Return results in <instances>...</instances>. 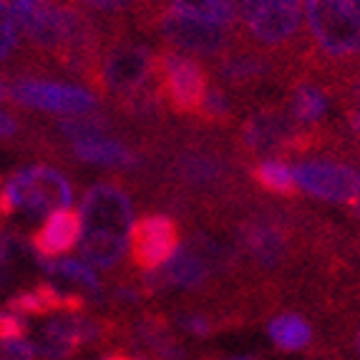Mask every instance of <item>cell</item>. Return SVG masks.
Instances as JSON below:
<instances>
[{
	"label": "cell",
	"instance_id": "obj_1",
	"mask_svg": "<svg viewBox=\"0 0 360 360\" xmlns=\"http://www.w3.org/2000/svg\"><path fill=\"white\" fill-rule=\"evenodd\" d=\"M81 257L91 267L114 270L124 259L134 227V205L116 181H96L81 202Z\"/></svg>",
	"mask_w": 360,
	"mask_h": 360
},
{
	"label": "cell",
	"instance_id": "obj_2",
	"mask_svg": "<svg viewBox=\"0 0 360 360\" xmlns=\"http://www.w3.org/2000/svg\"><path fill=\"white\" fill-rule=\"evenodd\" d=\"M312 63L350 73L360 66V8L353 0H305Z\"/></svg>",
	"mask_w": 360,
	"mask_h": 360
},
{
	"label": "cell",
	"instance_id": "obj_3",
	"mask_svg": "<svg viewBox=\"0 0 360 360\" xmlns=\"http://www.w3.org/2000/svg\"><path fill=\"white\" fill-rule=\"evenodd\" d=\"M139 25L151 30L156 38L167 46L184 53L202 56V58H219L232 51L240 41L237 30L229 25L205 23V20L189 18L184 13L162 6L159 0L146 3V8L136 15Z\"/></svg>",
	"mask_w": 360,
	"mask_h": 360
},
{
	"label": "cell",
	"instance_id": "obj_4",
	"mask_svg": "<svg viewBox=\"0 0 360 360\" xmlns=\"http://www.w3.org/2000/svg\"><path fill=\"white\" fill-rule=\"evenodd\" d=\"M250 46L272 56L302 53V0H240Z\"/></svg>",
	"mask_w": 360,
	"mask_h": 360
},
{
	"label": "cell",
	"instance_id": "obj_5",
	"mask_svg": "<svg viewBox=\"0 0 360 360\" xmlns=\"http://www.w3.org/2000/svg\"><path fill=\"white\" fill-rule=\"evenodd\" d=\"M156 68H159V56L149 46L124 38L119 28H114L101 51V58H98L94 86L103 96L119 101V98L136 94L144 86L154 84Z\"/></svg>",
	"mask_w": 360,
	"mask_h": 360
},
{
	"label": "cell",
	"instance_id": "obj_6",
	"mask_svg": "<svg viewBox=\"0 0 360 360\" xmlns=\"http://www.w3.org/2000/svg\"><path fill=\"white\" fill-rule=\"evenodd\" d=\"M71 181L53 167H25L0 186V214L25 212L28 217H49L71 207Z\"/></svg>",
	"mask_w": 360,
	"mask_h": 360
},
{
	"label": "cell",
	"instance_id": "obj_7",
	"mask_svg": "<svg viewBox=\"0 0 360 360\" xmlns=\"http://www.w3.org/2000/svg\"><path fill=\"white\" fill-rule=\"evenodd\" d=\"M156 84L162 91L164 103L179 116H197L210 89V71L202 60L181 51H162Z\"/></svg>",
	"mask_w": 360,
	"mask_h": 360
},
{
	"label": "cell",
	"instance_id": "obj_8",
	"mask_svg": "<svg viewBox=\"0 0 360 360\" xmlns=\"http://www.w3.org/2000/svg\"><path fill=\"white\" fill-rule=\"evenodd\" d=\"M315 134L300 127L283 108H259L242 121L240 146L250 154H277V151H300L310 146Z\"/></svg>",
	"mask_w": 360,
	"mask_h": 360
},
{
	"label": "cell",
	"instance_id": "obj_9",
	"mask_svg": "<svg viewBox=\"0 0 360 360\" xmlns=\"http://www.w3.org/2000/svg\"><path fill=\"white\" fill-rule=\"evenodd\" d=\"M8 91L18 106L36 108V111H46V114L81 116L96 111L98 106V96L84 86L49 81V78H20Z\"/></svg>",
	"mask_w": 360,
	"mask_h": 360
},
{
	"label": "cell",
	"instance_id": "obj_10",
	"mask_svg": "<svg viewBox=\"0 0 360 360\" xmlns=\"http://www.w3.org/2000/svg\"><path fill=\"white\" fill-rule=\"evenodd\" d=\"M295 184L330 205H355L360 197V172L333 159H302L292 167Z\"/></svg>",
	"mask_w": 360,
	"mask_h": 360
},
{
	"label": "cell",
	"instance_id": "obj_11",
	"mask_svg": "<svg viewBox=\"0 0 360 360\" xmlns=\"http://www.w3.org/2000/svg\"><path fill=\"white\" fill-rule=\"evenodd\" d=\"M28 49L41 58L58 60L63 49V0H11Z\"/></svg>",
	"mask_w": 360,
	"mask_h": 360
},
{
	"label": "cell",
	"instance_id": "obj_12",
	"mask_svg": "<svg viewBox=\"0 0 360 360\" xmlns=\"http://www.w3.org/2000/svg\"><path fill=\"white\" fill-rule=\"evenodd\" d=\"M131 262L141 272H149L169 262L179 250V224L169 214L151 212L131 227Z\"/></svg>",
	"mask_w": 360,
	"mask_h": 360
},
{
	"label": "cell",
	"instance_id": "obj_13",
	"mask_svg": "<svg viewBox=\"0 0 360 360\" xmlns=\"http://www.w3.org/2000/svg\"><path fill=\"white\" fill-rule=\"evenodd\" d=\"M217 78L224 89H232L237 94H247V91H257L264 84L275 81L277 76V60L272 53L259 51L255 46H234L224 56L217 58Z\"/></svg>",
	"mask_w": 360,
	"mask_h": 360
},
{
	"label": "cell",
	"instance_id": "obj_14",
	"mask_svg": "<svg viewBox=\"0 0 360 360\" xmlns=\"http://www.w3.org/2000/svg\"><path fill=\"white\" fill-rule=\"evenodd\" d=\"M240 247L247 257L262 270L283 267L290 257V240L272 222H242Z\"/></svg>",
	"mask_w": 360,
	"mask_h": 360
},
{
	"label": "cell",
	"instance_id": "obj_15",
	"mask_svg": "<svg viewBox=\"0 0 360 360\" xmlns=\"http://www.w3.org/2000/svg\"><path fill=\"white\" fill-rule=\"evenodd\" d=\"M81 240V214L71 207L56 210L46 217V222L33 232L30 245L36 259H58Z\"/></svg>",
	"mask_w": 360,
	"mask_h": 360
},
{
	"label": "cell",
	"instance_id": "obj_16",
	"mask_svg": "<svg viewBox=\"0 0 360 360\" xmlns=\"http://www.w3.org/2000/svg\"><path fill=\"white\" fill-rule=\"evenodd\" d=\"M84 295L63 292L51 283L36 285V288L23 290L8 300V310L18 312L23 318H38V315H51V312H81L86 307Z\"/></svg>",
	"mask_w": 360,
	"mask_h": 360
},
{
	"label": "cell",
	"instance_id": "obj_17",
	"mask_svg": "<svg viewBox=\"0 0 360 360\" xmlns=\"http://www.w3.org/2000/svg\"><path fill=\"white\" fill-rule=\"evenodd\" d=\"M134 330H136L139 353H149L159 360H184V348L164 318L141 315L134 325Z\"/></svg>",
	"mask_w": 360,
	"mask_h": 360
},
{
	"label": "cell",
	"instance_id": "obj_18",
	"mask_svg": "<svg viewBox=\"0 0 360 360\" xmlns=\"http://www.w3.org/2000/svg\"><path fill=\"white\" fill-rule=\"evenodd\" d=\"M73 156H76L78 162L98 164V167H114V169H136L141 164V159L129 146L106 136L73 141Z\"/></svg>",
	"mask_w": 360,
	"mask_h": 360
},
{
	"label": "cell",
	"instance_id": "obj_19",
	"mask_svg": "<svg viewBox=\"0 0 360 360\" xmlns=\"http://www.w3.org/2000/svg\"><path fill=\"white\" fill-rule=\"evenodd\" d=\"M330 108V96L328 91L323 89L315 81H297L292 86V94H290V116H292L300 127H315L325 119Z\"/></svg>",
	"mask_w": 360,
	"mask_h": 360
},
{
	"label": "cell",
	"instance_id": "obj_20",
	"mask_svg": "<svg viewBox=\"0 0 360 360\" xmlns=\"http://www.w3.org/2000/svg\"><path fill=\"white\" fill-rule=\"evenodd\" d=\"M159 3L176 13H184L189 18L205 20V23L237 28V20H240L237 0H159Z\"/></svg>",
	"mask_w": 360,
	"mask_h": 360
},
{
	"label": "cell",
	"instance_id": "obj_21",
	"mask_svg": "<svg viewBox=\"0 0 360 360\" xmlns=\"http://www.w3.org/2000/svg\"><path fill=\"white\" fill-rule=\"evenodd\" d=\"M267 335L285 353H300L312 342V325L297 312H283L270 320Z\"/></svg>",
	"mask_w": 360,
	"mask_h": 360
},
{
	"label": "cell",
	"instance_id": "obj_22",
	"mask_svg": "<svg viewBox=\"0 0 360 360\" xmlns=\"http://www.w3.org/2000/svg\"><path fill=\"white\" fill-rule=\"evenodd\" d=\"M174 174L179 176L184 184L205 186V184H217L224 176V162L210 154H181L174 162Z\"/></svg>",
	"mask_w": 360,
	"mask_h": 360
},
{
	"label": "cell",
	"instance_id": "obj_23",
	"mask_svg": "<svg viewBox=\"0 0 360 360\" xmlns=\"http://www.w3.org/2000/svg\"><path fill=\"white\" fill-rule=\"evenodd\" d=\"M252 181L257 186H262L264 192L272 194V197H295L297 192V184H295L292 169L283 162V159H262L252 167Z\"/></svg>",
	"mask_w": 360,
	"mask_h": 360
},
{
	"label": "cell",
	"instance_id": "obj_24",
	"mask_svg": "<svg viewBox=\"0 0 360 360\" xmlns=\"http://www.w3.org/2000/svg\"><path fill=\"white\" fill-rule=\"evenodd\" d=\"M121 111L134 121H159L164 116V96L159 91V84H149L144 89H139L136 94L127 98H119Z\"/></svg>",
	"mask_w": 360,
	"mask_h": 360
},
{
	"label": "cell",
	"instance_id": "obj_25",
	"mask_svg": "<svg viewBox=\"0 0 360 360\" xmlns=\"http://www.w3.org/2000/svg\"><path fill=\"white\" fill-rule=\"evenodd\" d=\"M38 264L49 275L63 277V280H71L76 285H84L94 295L101 292V280L96 277V272L91 270L89 262H78V259H38Z\"/></svg>",
	"mask_w": 360,
	"mask_h": 360
},
{
	"label": "cell",
	"instance_id": "obj_26",
	"mask_svg": "<svg viewBox=\"0 0 360 360\" xmlns=\"http://www.w3.org/2000/svg\"><path fill=\"white\" fill-rule=\"evenodd\" d=\"M186 247H189L194 255H199V257L205 259V264L210 267V270L227 272L237 264V255H234V250H229V247L210 240V237H205V234H194L192 240L186 242Z\"/></svg>",
	"mask_w": 360,
	"mask_h": 360
},
{
	"label": "cell",
	"instance_id": "obj_27",
	"mask_svg": "<svg viewBox=\"0 0 360 360\" xmlns=\"http://www.w3.org/2000/svg\"><path fill=\"white\" fill-rule=\"evenodd\" d=\"M111 129V121L101 114H81L76 119H66L58 124V131L68 139V141H84V139H96L106 136V131Z\"/></svg>",
	"mask_w": 360,
	"mask_h": 360
},
{
	"label": "cell",
	"instance_id": "obj_28",
	"mask_svg": "<svg viewBox=\"0 0 360 360\" xmlns=\"http://www.w3.org/2000/svg\"><path fill=\"white\" fill-rule=\"evenodd\" d=\"M18 20L11 0H0V66H6L15 58L20 46Z\"/></svg>",
	"mask_w": 360,
	"mask_h": 360
},
{
	"label": "cell",
	"instance_id": "obj_29",
	"mask_svg": "<svg viewBox=\"0 0 360 360\" xmlns=\"http://www.w3.org/2000/svg\"><path fill=\"white\" fill-rule=\"evenodd\" d=\"M197 116L207 124H229L232 121V101H229L227 89L222 84L207 89V96L199 106Z\"/></svg>",
	"mask_w": 360,
	"mask_h": 360
},
{
	"label": "cell",
	"instance_id": "obj_30",
	"mask_svg": "<svg viewBox=\"0 0 360 360\" xmlns=\"http://www.w3.org/2000/svg\"><path fill=\"white\" fill-rule=\"evenodd\" d=\"M71 3L89 13H98V15H108L111 20H116L119 15H129V13L139 15L149 0H71Z\"/></svg>",
	"mask_w": 360,
	"mask_h": 360
},
{
	"label": "cell",
	"instance_id": "obj_31",
	"mask_svg": "<svg viewBox=\"0 0 360 360\" xmlns=\"http://www.w3.org/2000/svg\"><path fill=\"white\" fill-rule=\"evenodd\" d=\"M176 325L194 338H207L214 330V323L202 312H181V315H176Z\"/></svg>",
	"mask_w": 360,
	"mask_h": 360
},
{
	"label": "cell",
	"instance_id": "obj_32",
	"mask_svg": "<svg viewBox=\"0 0 360 360\" xmlns=\"http://www.w3.org/2000/svg\"><path fill=\"white\" fill-rule=\"evenodd\" d=\"M28 333V323L23 315L13 310L0 312V340H18Z\"/></svg>",
	"mask_w": 360,
	"mask_h": 360
},
{
	"label": "cell",
	"instance_id": "obj_33",
	"mask_svg": "<svg viewBox=\"0 0 360 360\" xmlns=\"http://www.w3.org/2000/svg\"><path fill=\"white\" fill-rule=\"evenodd\" d=\"M38 350L25 342L23 338L18 340H0V360H36Z\"/></svg>",
	"mask_w": 360,
	"mask_h": 360
},
{
	"label": "cell",
	"instance_id": "obj_34",
	"mask_svg": "<svg viewBox=\"0 0 360 360\" xmlns=\"http://www.w3.org/2000/svg\"><path fill=\"white\" fill-rule=\"evenodd\" d=\"M141 297H144V290H136V288H119V290H114V300L116 302L136 305V302H141Z\"/></svg>",
	"mask_w": 360,
	"mask_h": 360
},
{
	"label": "cell",
	"instance_id": "obj_35",
	"mask_svg": "<svg viewBox=\"0 0 360 360\" xmlns=\"http://www.w3.org/2000/svg\"><path fill=\"white\" fill-rule=\"evenodd\" d=\"M345 89H348V96L355 106H360V66L353 68L345 78Z\"/></svg>",
	"mask_w": 360,
	"mask_h": 360
},
{
	"label": "cell",
	"instance_id": "obj_36",
	"mask_svg": "<svg viewBox=\"0 0 360 360\" xmlns=\"http://www.w3.org/2000/svg\"><path fill=\"white\" fill-rule=\"evenodd\" d=\"M18 121H15V116H11L8 111H3L0 108V139H8V136H15L18 134Z\"/></svg>",
	"mask_w": 360,
	"mask_h": 360
},
{
	"label": "cell",
	"instance_id": "obj_37",
	"mask_svg": "<svg viewBox=\"0 0 360 360\" xmlns=\"http://www.w3.org/2000/svg\"><path fill=\"white\" fill-rule=\"evenodd\" d=\"M348 127H350V131H353V136L360 139V106L353 108L348 114Z\"/></svg>",
	"mask_w": 360,
	"mask_h": 360
},
{
	"label": "cell",
	"instance_id": "obj_38",
	"mask_svg": "<svg viewBox=\"0 0 360 360\" xmlns=\"http://www.w3.org/2000/svg\"><path fill=\"white\" fill-rule=\"evenodd\" d=\"M11 283V267L6 262H0V288H6Z\"/></svg>",
	"mask_w": 360,
	"mask_h": 360
},
{
	"label": "cell",
	"instance_id": "obj_39",
	"mask_svg": "<svg viewBox=\"0 0 360 360\" xmlns=\"http://www.w3.org/2000/svg\"><path fill=\"white\" fill-rule=\"evenodd\" d=\"M98 360H139V358H134V355H127V353H106V355H101Z\"/></svg>",
	"mask_w": 360,
	"mask_h": 360
},
{
	"label": "cell",
	"instance_id": "obj_40",
	"mask_svg": "<svg viewBox=\"0 0 360 360\" xmlns=\"http://www.w3.org/2000/svg\"><path fill=\"white\" fill-rule=\"evenodd\" d=\"M353 353H355V358L360 360V323H358V328H355V333H353Z\"/></svg>",
	"mask_w": 360,
	"mask_h": 360
},
{
	"label": "cell",
	"instance_id": "obj_41",
	"mask_svg": "<svg viewBox=\"0 0 360 360\" xmlns=\"http://www.w3.org/2000/svg\"><path fill=\"white\" fill-rule=\"evenodd\" d=\"M6 98H11V91L3 86V81H0V101H6Z\"/></svg>",
	"mask_w": 360,
	"mask_h": 360
},
{
	"label": "cell",
	"instance_id": "obj_42",
	"mask_svg": "<svg viewBox=\"0 0 360 360\" xmlns=\"http://www.w3.org/2000/svg\"><path fill=\"white\" fill-rule=\"evenodd\" d=\"M355 217H358V224H360V199L355 202Z\"/></svg>",
	"mask_w": 360,
	"mask_h": 360
},
{
	"label": "cell",
	"instance_id": "obj_43",
	"mask_svg": "<svg viewBox=\"0 0 360 360\" xmlns=\"http://www.w3.org/2000/svg\"><path fill=\"white\" fill-rule=\"evenodd\" d=\"M229 360H257V358H252V355H247V358H229Z\"/></svg>",
	"mask_w": 360,
	"mask_h": 360
},
{
	"label": "cell",
	"instance_id": "obj_44",
	"mask_svg": "<svg viewBox=\"0 0 360 360\" xmlns=\"http://www.w3.org/2000/svg\"><path fill=\"white\" fill-rule=\"evenodd\" d=\"M353 3H355V6H358V8H360V0H353Z\"/></svg>",
	"mask_w": 360,
	"mask_h": 360
},
{
	"label": "cell",
	"instance_id": "obj_45",
	"mask_svg": "<svg viewBox=\"0 0 360 360\" xmlns=\"http://www.w3.org/2000/svg\"><path fill=\"white\" fill-rule=\"evenodd\" d=\"M358 199H360V197H358Z\"/></svg>",
	"mask_w": 360,
	"mask_h": 360
}]
</instances>
